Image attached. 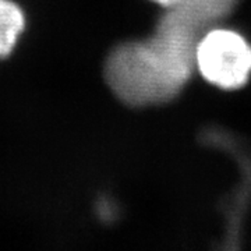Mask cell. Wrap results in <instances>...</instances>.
I'll return each mask as SVG.
<instances>
[{
	"label": "cell",
	"instance_id": "1",
	"mask_svg": "<svg viewBox=\"0 0 251 251\" xmlns=\"http://www.w3.org/2000/svg\"><path fill=\"white\" fill-rule=\"evenodd\" d=\"M232 3L233 0H181L171 6L152 38L116 48L105 70L115 95L133 106L175 97L193 70L198 31L226 13Z\"/></svg>",
	"mask_w": 251,
	"mask_h": 251
},
{
	"label": "cell",
	"instance_id": "2",
	"mask_svg": "<svg viewBox=\"0 0 251 251\" xmlns=\"http://www.w3.org/2000/svg\"><path fill=\"white\" fill-rule=\"evenodd\" d=\"M194 64L211 84L236 90L250 77L251 46L234 31L212 29L197 42Z\"/></svg>",
	"mask_w": 251,
	"mask_h": 251
},
{
	"label": "cell",
	"instance_id": "3",
	"mask_svg": "<svg viewBox=\"0 0 251 251\" xmlns=\"http://www.w3.org/2000/svg\"><path fill=\"white\" fill-rule=\"evenodd\" d=\"M25 28V16L11 0H0V59L7 57L16 48Z\"/></svg>",
	"mask_w": 251,
	"mask_h": 251
},
{
	"label": "cell",
	"instance_id": "4",
	"mask_svg": "<svg viewBox=\"0 0 251 251\" xmlns=\"http://www.w3.org/2000/svg\"><path fill=\"white\" fill-rule=\"evenodd\" d=\"M152 1L158 3V4H161V6H165V7H171V6L177 4V3L181 1V0H152Z\"/></svg>",
	"mask_w": 251,
	"mask_h": 251
}]
</instances>
